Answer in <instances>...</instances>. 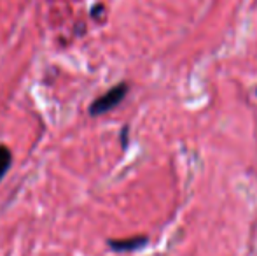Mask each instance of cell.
<instances>
[{"label": "cell", "instance_id": "1", "mask_svg": "<svg viewBox=\"0 0 257 256\" xmlns=\"http://www.w3.org/2000/svg\"><path fill=\"white\" fill-rule=\"evenodd\" d=\"M126 93H128V84L126 82H121V84L110 88L107 93H103L100 99H96L95 102L89 106V114L91 116H100V114H105L108 111H112L114 107H117L119 104L124 100Z\"/></svg>", "mask_w": 257, "mask_h": 256}, {"label": "cell", "instance_id": "2", "mask_svg": "<svg viewBox=\"0 0 257 256\" xmlns=\"http://www.w3.org/2000/svg\"><path fill=\"white\" fill-rule=\"evenodd\" d=\"M149 242L146 235H137V237H130V239H110L107 240L108 247L112 251H117V253H130V251H137L140 247H144Z\"/></svg>", "mask_w": 257, "mask_h": 256}, {"label": "cell", "instance_id": "3", "mask_svg": "<svg viewBox=\"0 0 257 256\" xmlns=\"http://www.w3.org/2000/svg\"><path fill=\"white\" fill-rule=\"evenodd\" d=\"M11 163H13V154H11L9 147L0 146V181L11 168Z\"/></svg>", "mask_w": 257, "mask_h": 256}]
</instances>
